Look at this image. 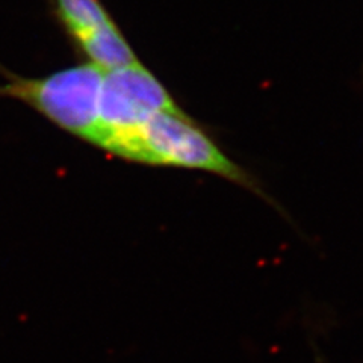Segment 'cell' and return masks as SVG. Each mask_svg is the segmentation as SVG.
<instances>
[{"mask_svg": "<svg viewBox=\"0 0 363 363\" xmlns=\"http://www.w3.org/2000/svg\"><path fill=\"white\" fill-rule=\"evenodd\" d=\"M108 153L135 164L200 169L268 200L259 182L227 156L185 112H155L113 143Z\"/></svg>", "mask_w": 363, "mask_h": 363, "instance_id": "cell-1", "label": "cell"}, {"mask_svg": "<svg viewBox=\"0 0 363 363\" xmlns=\"http://www.w3.org/2000/svg\"><path fill=\"white\" fill-rule=\"evenodd\" d=\"M155 112L184 111L141 61L117 70H105L100 96V129L94 147L108 152L113 141L138 128Z\"/></svg>", "mask_w": 363, "mask_h": 363, "instance_id": "cell-3", "label": "cell"}, {"mask_svg": "<svg viewBox=\"0 0 363 363\" xmlns=\"http://www.w3.org/2000/svg\"><path fill=\"white\" fill-rule=\"evenodd\" d=\"M68 35L89 64L117 70L140 62L132 45L100 0H55Z\"/></svg>", "mask_w": 363, "mask_h": 363, "instance_id": "cell-4", "label": "cell"}, {"mask_svg": "<svg viewBox=\"0 0 363 363\" xmlns=\"http://www.w3.org/2000/svg\"><path fill=\"white\" fill-rule=\"evenodd\" d=\"M5 76L0 96L21 101L67 133L96 144L105 70L86 62L41 77Z\"/></svg>", "mask_w": 363, "mask_h": 363, "instance_id": "cell-2", "label": "cell"}]
</instances>
